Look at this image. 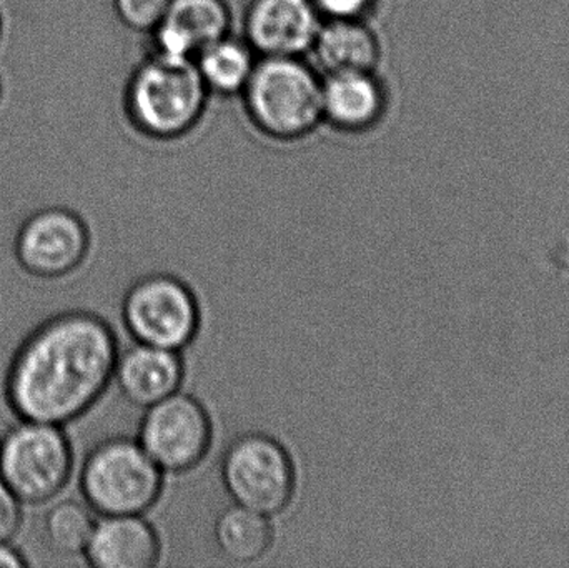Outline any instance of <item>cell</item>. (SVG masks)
Instances as JSON below:
<instances>
[{
	"label": "cell",
	"instance_id": "6da1fadb",
	"mask_svg": "<svg viewBox=\"0 0 569 568\" xmlns=\"http://www.w3.org/2000/svg\"><path fill=\"white\" fill-rule=\"evenodd\" d=\"M119 340L102 317L70 310L27 336L10 362L6 397L19 420L66 426L113 382Z\"/></svg>",
	"mask_w": 569,
	"mask_h": 568
},
{
	"label": "cell",
	"instance_id": "277c9868",
	"mask_svg": "<svg viewBox=\"0 0 569 568\" xmlns=\"http://www.w3.org/2000/svg\"><path fill=\"white\" fill-rule=\"evenodd\" d=\"M163 472L139 440L110 437L82 464L80 492L99 516H143L162 494Z\"/></svg>",
	"mask_w": 569,
	"mask_h": 568
},
{
	"label": "cell",
	"instance_id": "8992f818",
	"mask_svg": "<svg viewBox=\"0 0 569 568\" xmlns=\"http://www.w3.org/2000/svg\"><path fill=\"white\" fill-rule=\"evenodd\" d=\"M72 469V447L60 426L20 420L0 439V479L22 504L56 499Z\"/></svg>",
	"mask_w": 569,
	"mask_h": 568
},
{
	"label": "cell",
	"instance_id": "9a60e30c",
	"mask_svg": "<svg viewBox=\"0 0 569 568\" xmlns=\"http://www.w3.org/2000/svg\"><path fill=\"white\" fill-rule=\"evenodd\" d=\"M307 59L321 77L378 70L380 37L368 20H321Z\"/></svg>",
	"mask_w": 569,
	"mask_h": 568
},
{
	"label": "cell",
	"instance_id": "ba28073f",
	"mask_svg": "<svg viewBox=\"0 0 569 568\" xmlns=\"http://www.w3.org/2000/svg\"><path fill=\"white\" fill-rule=\"evenodd\" d=\"M212 419L203 403L189 393L176 392L143 413L140 446L163 474L196 469L212 447Z\"/></svg>",
	"mask_w": 569,
	"mask_h": 568
},
{
	"label": "cell",
	"instance_id": "e0dca14e",
	"mask_svg": "<svg viewBox=\"0 0 569 568\" xmlns=\"http://www.w3.org/2000/svg\"><path fill=\"white\" fill-rule=\"evenodd\" d=\"M269 519L237 504L223 509L213 524V542L220 556L240 566L262 559L273 542Z\"/></svg>",
	"mask_w": 569,
	"mask_h": 568
},
{
	"label": "cell",
	"instance_id": "8fae6325",
	"mask_svg": "<svg viewBox=\"0 0 569 568\" xmlns=\"http://www.w3.org/2000/svg\"><path fill=\"white\" fill-rule=\"evenodd\" d=\"M321 79V113L331 129L361 136L383 122L390 90L378 70L331 73Z\"/></svg>",
	"mask_w": 569,
	"mask_h": 568
},
{
	"label": "cell",
	"instance_id": "5bb4252c",
	"mask_svg": "<svg viewBox=\"0 0 569 568\" xmlns=\"http://www.w3.org/2000/svg\"><path fill=\"white\" fill-rule=\"evenodd\" d=\"M160 554L159 534L142 516H107L97 520L83 557L93 568H152Z\"/></svg>",
	"mask_w": 569,
	"mask_h": 568
},
{
	"label": "cell",
	"instance_id": "30bf717a",
	"mask_svg": "<svg viewBox=\"0 0 569 568\" xmlns=\"http://www.w3.org/2000/svg\"><path fill=\"white\" fill-rule=\"evenodd\" d=\"M320 26L311 0H249L242 37L259 57H307Z\"/></svg>",
	"mask_w": 569,
	"mask_h": 568
},
{
	"label": "cell",
	"instance_id": "7402d4cb",
	"mask_svg": "<svg viewBox=\"0 0 569 568\" xmlns=\"http://www.w3.org/2000/svg\"><path fill=\"white\" fill-rule=\"evenodd\" d=\"M29 566L26 557L10 542H0V568H23Z\"/></svg>",
	"mask_w": 569,
	"mask_h": 568
},
{
	"label": "cell",
	"instance_id": "9c48e42d",
	"mask_svg": "<svg viewBox=\"0 0 569 568\" xmlns=\"http://www.w3.org/2000/svg\"><path fill=\"white\" fill-rule=\"evenodd\" d=\"M90 230L72 207L43 206L30 212L16 233L13 253L30 276L60 279L79 269L89 253Z\"/></svg>",
	"mask_w": 569,
	"mask_h": 568
},
{
	"label": "cell",
	"instance_id": "4fadbf2b",
	"mask_svg": "<svg viewBox=\"0 0 569 568\" xmlns=\"http://www.w3.org/2000/svg\"><path fill=\"white\" fill-rule=\"evenodd\" d=\"M186 363L179 350L133 342L117 357L113 380L127 402L149 409L179 392Z\"/></svg>",
	"mask_w": 569,
	"mask_h": 568
},
{
	"label": "cell",
	"instance_id": "ffe728a7",
	"mask_svg": "<svg viewBox=\"0 0 569 568\" xmlns=\"http://www.w3.org/2000/svg\"><path fill=\"white\" fill-rule=\"evenodd\" d=\"M321 20H368L377 0H311Z\"/></svg>",
	"mask_w": 569,
	"mask_h": 568
},
{
	"label": "cell",
	"instance_id": "d6986e66",
	"mask_svg": "<svg viewBox=\"0 0 569 568\" xmlns=\"http://www.w3.org/2000/svg\"><path fill=\"white\" fill-rule=\"evenodd\" d=\"M110 6L123 29L149 36L166 17L170 0H110Z\"/></svg>",
	"mask_w": 569,
	"mask_h": 568
},
{
	"label": "cell",
	"instance_id": "2e32d148",
	"mask_svg": "<svg viewBox=\"0 0 569 568\" xmlns=\"http://www.w3.org/2000/svg\"><path fill=\"white\" fill-rule=\"evenodd\" d=\"M256 50L232 32L213 40L197 53L193 63L210 96L240 97L256 69Z\"/></svg>",
	"mask_w": 569,
	"mask_h": 568
},
{
	"label": "cell",
	"instance_id": "ac0fdd59",
	"mask_svg": "<svg viewBox=\"0 0 569 568\" xmlns=\"http://www.w3.org/2000/svg\"><path fill=\"white\" fill-rule=\"evenodd\" d=\"M96 522L93 510L86 502L62 500L53 504L43 517V542L59 556H83Z\"/></svg>",
	"mask_w": 569,
	"mask_h": 568
},
{
	"label": "cell",
	"instance_id": "44dd1931",
	"mask_svg": "<svg viewBox=\"0 0 569 568\" xmlns=\"http://www.w3.org/2000/svg\"><path fill=\"white\" fill-rule=\"evenodd\" d=\"M22 522V502L0 479V542H10Z\"/></svg>",
	"mask_w": 569,
	"mask_h": 568
},
{
	"label": "cell",
	"instance_id": "7c38bea8",
	"mask_svg": "<svg viewBox=\"0 0 569 568\" xmlns=\"http://www.w3.org/2000/svg\"><path fill=\"white\" fill-rule=\"evenodd\" d=\"M232 20L227 0H170L162 22L146 36L147 52L193 60L203 47L232 32Z\"/></svg>",
	"mask_w": 569,
	"mask_h": 568
},
{
	"label": "cell",
	"instance_id": "52a82bcc",
	"mask_svg": "<svg viewBox=\"0 0 569 568\" xmlns=\"http://www.w3.org/2000/svg\"><path fill=\"white\" fill-rule=\"evenodd\" d=\"M120 313L133 342L180 352L199 336V300L172 273H147L130 283Z\"/></svg>",
	"mask_w": 569,
	"mask_h": 568
},
{
	"label": "cell",
	"instance_id": "3957f363",
	"mask_svg": "<svg viewBox=\"0 0 569 568\" xmlns=\"http://www.w3.org/2000/svg\"><path fill=\"white\" fill-rule=\"evenodd\" d=\"M321 82L307 57H259L240 100L257 132L297 142L323 126Z\"/></svg>",
	"mask_w": 569,
	"mask_h": 568
},
{
	"label": "cell",
	"instance_id": "5b68a950",
	"mask_svg": "<svg viewBox=\"0 0 569 568\" xmlns=\"http://www.w3.org/2000/svg\"><path fill=\"white\" fill-rule=\"evenodd\" d=\"M220 479L237 506L273 517L288 509L297 470L282 442L262 432L236 437L223 452Z\"/></svg>",
	"mask_w": 569,
	"mask_h": 568
},
{
	"label": "cell",
	"instance_id": "7a4b0ae2",
	"mask_svg": "<svg viewBox=\"0 0 569 568\" xmlns=\"http://www.w3.org/2000/svg\"><path fill=\"white\" fill-rule=\"evenodd\" d=\"M210 97L193 60L146 52L123 80L120 110L137 136L172 142L199 127Z\"/></svg>",
	"mask_w": 569,
	"mask_h": 568
}]
</instances>
